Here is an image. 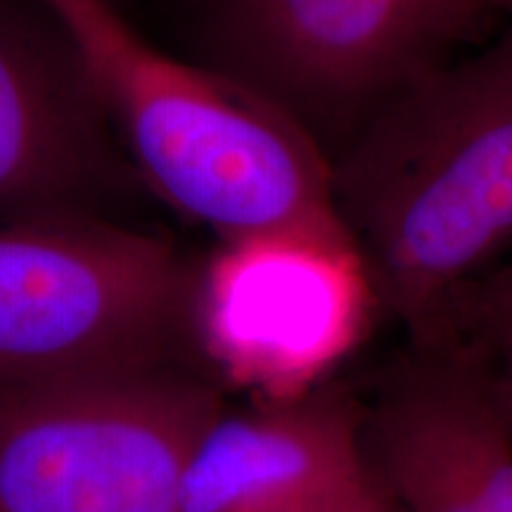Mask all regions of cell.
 Masks as SVG:
<instances>
[{
    "instance_id": "obj_1",
    "label": "cell",
    "mask_w": 512,
    "mask_h": 512,
    "mask_svg": "<svg viewBox=\"0 0 512 512\" xmlns=\"http://www.w3.org/2000/svg\"><path fill=\"white\" fill-rule=\"evenodd\" d=\"M332 192L373 285L420 335H441L512 242V34L399 88L332 169Z\"/></svg>"
},
{
    "instance_id": "obj_2",
    "label": "cell",
    "mask_w": 512,
    "mask_h": 512,
    "mask_svg": "<svg viewBox=\"0 0 512 512\" xmlns=\"http://www.w3.org/2000/svg\"><path fill=\"white\" fill-rule=\"evenodd\" d=\"M98 88L140 183L223 242L351 238L309 131L245 83L174 60L107 0H41Z\"/></svg>"
},
{
    "instance_id": "obj_3",
    "label": "cell",
    "mask_w": 512,
    "mask_h": 512,
    "mask_svg": "<svg viewBox=\"0 0 512 512\" xmlns=\"http://www.w3.org/2000/svg\"><path fill=\"white\" fill-rule=\"evenodd\" d=\"M200 273L166 238L100 216L0 219V382L174 366Z\"/></svg>"
},
{
    "instance_id": "obj_4",
    "label": "cell",
    "mask_w": 512,
    "mask_h": 512,
    "mask_svg": "<svg viewBox=\"0 0 512 512\" xmlns=\"http://www.w3.org/2000/svg\"><path fill=\"white\" fill-rule=\"evenodd\" d=\"M221 413L178 363L0 382V512H183Z\"/></svg>"
},
{
    "instance_id": "obj_5",
    "label": "cell",
    "mask_w": 512,
    "mask_h": 512,
    "mask_svg": "<svg viewBox=\"0 0 512 512\" xmlns=\"http://www.w3.org/2000/svg\"><path fill=\"white\" fill-rule=\"evenodd\" d=\"M370 290L351 238L228 240L200 273L197 339L233 382L292 401L361 335Z\"/></svg>"
},
{
    "instance_id": "obj_6",
    "label": "cell",
    "mask_w": 512,
    "mask_h": 512,
    "mask_svg": "<svg viewBox=\"0 0 512 512\" xmlns=\"http://www.w3.org/2000/svg\"><path fill=\"white\" fill-rule=\"evenodd\" d=\"M140 178L46 3L0 0V219L100 216Z\"/></svg>"
},
{
    "instance_id": "obj_7",
    "label": "cell",
    "mask_w": 512,
    "mask_h": 512,
    "mask_svg": "<svg viewBox=\"0 0 512 512\" xmlns=\"http://www.w3.org/2000/svg\"><path fill=\"white\" fill-rule=\"evenodd\" d=\"M214 27L230 79L299 124L394 95L434 46L413 0H214Z\"/></svg>"
},
{
    "instance_id": "obj_8",
    "label": "cell",
    "mask_w": 512,
    "mask_h": 512,
    "mask_svg": "<svg viewBox=\"0 0 512 512\" xmlns=\"http://www.w3.org/2000/svg\"><path fill=\"white\" fill-rule=\"evenodd\" d=\"M387 510L361 422L325 396L223 411L195 448L183 486V512Z\"/></svg>"
},
{
    "instance_id": "obj_9",
    "label": "cell",
    "mask_w": 512,
    "mask_h": 512,
    "mask_svg": "<svg viewBox=\"0 0 512 512\" xmlns=\"http://www.w3.org/2000/svg\"><path fill=\"white\" fill-rule=\"evenodd\" d=\"M501 420L482 377L448 368L403 384L363 432L394 512H501L486 444Z\"/></svg>"
},
{
    "instance_id": "obj_10",
    "label": "cell",
    "mask_w": 512,
    "mask_h": 512,
    "mask_svg": "<svg viewBox=\"0 0 512 512\" xmlns=\"http://www.w3.org/2000/svg\"><path fill=\"white\" fill-rule=\"evenodd\" d=\"M456 323L477 325L484 337L512 330V261L484 283L472 285L453 306L441 332H448Z\"/></svg>"
},
{
    "instance_id": "obj_11",
    "label": "cell",
    "mask_w": 512,
    "mask_h": 512,
    "mask_svg": "<svg viewBox=\"0 0 512 512\" xmlns=\"http://www.w3.org/2000/svg\"><path fill=\"white\" fill-rule=\"evenodd\" d=\"M432 43L458 36L486 10V0H413Z\"/></svg>"
},
{
    "instance_id": "obj_12",
    "label": "cell",
    "mask_w": 512,
    "mask_h": 512,
    "mask_svg": "<svg viewBox=\"0 0 512 512\" xmlns=\"http://www.w3.org/2000/svg\"><path fill=\"white\" fill-rule=\"evenodd\" d=\"M486 339L496 351V368L491 375L482 377V382L491 401H494L496 411L501 413L503 422L512 432V330L498 332V335Z\"/></svg>"
},
{
    "instance_id": "obj_13",
    "label": "cell",
    "mask_w": 512,
    "mask_h": 512,
    "mask_svg": "<svg viewBox=\"0 0 512 512\" xmlns=\"http://www.w3.org/2000/svg\"><path fill=\"white\" fill-rule=\"evenodd\" d=\"M486 8H501L512 15V0H486Z\"/></svg>"
},
{
    "instance_id": "obj_14",
    "label": "cell",
    "mask_w": 512,
    "mask_h": 512,
    "mask_svg": "<svg viewBox=\"0 0 512 512\" xmlns=\"http://www.w3.org/2000/svg\"><path fill=\"white\" fill-rule=\"evenodd\" d=\"M387 512H394V510H387Z\"/></svg>"
}]
</instances>
